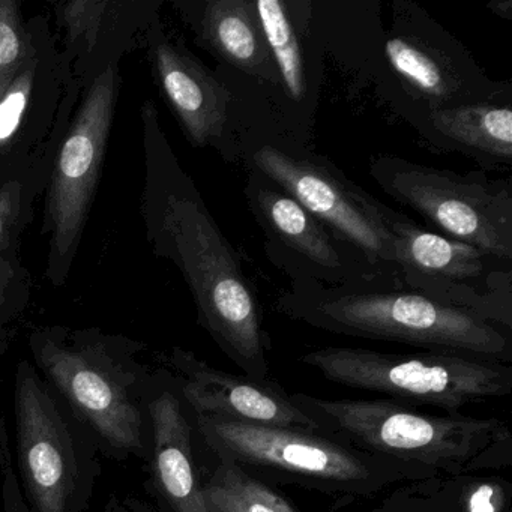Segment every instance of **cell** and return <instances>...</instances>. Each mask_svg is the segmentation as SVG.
<instances>
[{"label": "cell", "instance_id": "obj_1", "mask_svg": "<svg viewBox=\"0 0 512 512\" xmlns=\"http://www.w3.org/2000/svg\"><path fill=\"white\" fill-rule=\"evenodd\" d=\"M146 238L158 257L175 263L197 308L200 325L224 355L254 379L269 377V338L262 307L238 254L179 164L151 103L142 109Z\"/></svg>", "mask_w": 512, "mask_h": 512}, {"label": "cell", "instance_id": "obj_2", "mask_svg": "<svg viewBox=\"0 0 512 512\" xmlns=\"http://www.w3.org/2000/svg\"><path fill=\"white\" fill-rule=\"evenodd\" d=\"M38 373L91 431L101 454L148 461V400L154 370L142 361V341L98 328L43 326L29 335Z\"/></svg>", "mask_w": 512, "mask_h": 512}, {"label": "cell", "instance_id": "obj_3", "mask_svg": "<svg viewBox=\"0 0 512 512\" xmlns=\"http://www.w3.org/2000/svg\"><path fill=\"white\" fill-rule=\"evenodd\" d=\"M275 308L289 319L332 334L505 364L512 361L509 329L401 287H329L311 280H292Z\"/></svg>", "mask_w": 512, "mask_h": 512}, {"label": "cell", "instance_id": "obj_4", "mask_svg": "<svg viewBox=\"0 0 512 512\" xmlns=\"http://www.w3.org/2000/svg\"><path fill=\"white\" fill-rule=\"evenodd\" d=\"M292 398L323 433L437 475L493 472L512 463L511 430L502 419L433 415L391 398L323 400L302 392Z\"/></svg>", "mask_w": 512, "mask_h": 512}, {"label": "cell", "instance_id": "obj_5", "mask_svg": "<svg viewBox=\"0 0 512 512\" xmlns=\"http://www.w3.org/2000/svg\"><path fill=\"white\" fill-rule=\"evenodd\" d=\"M205 445L254 478L295 484L341 503L374 496L397 482L436 476L433 470L353 448L319 430L247 424L193 415Z\"/></svg>", "mask_w": 512, "mask_h": 512}, {"label": "cell", "instance_id": "obj_6", "mask_svg": "<svg viewBox=\"0 0 512 512\" xmlns=\"http://www.w3.org/2000/svg\"><path fill=\"white\" fill-rule=\"evenodd\" d=\"M17 476L31 512H86L103 473L91 431L32 362L14 376Z\"/></svg>", "mask_w": 512, "mask_h": 512}, {"label": "cell", "instance_id": "obj_7", "mask_svg": "<svg viewBox=\"0 0 512 512\" xmlns=\"http://www.w3.org/2000/svg\"><path fill=\"white\" fill-rule=\"evenodd\" d=\"M329 382L377 392L407 406L461 407L512 391V368L493 359L454 353H385L356 347H325L299 356Z\"/></svg>", "mask_w": 512, "mask_h": 512}, {"label": "cell", "instance_id": "obj_8", "mask_svg": "<svg viewBox=\"0 0 512 512\" xmlns=\"http://www.w3.org/2000/svg\"><path fill=\"white\" fill-rule=\"evenodd\" d=\"M371 178L392 200L418 214L434 232L512 260V190L481 173L457 175L400 157L380 155Z\"/></svg>", "mask_w": 512, "mask_h": 512}, {"label": "cell", "instance_id": "obj_9", "mask_svg": "<svg viewBox=\"0 0 512 512\" xmlns=\"http://www.w3.org/2000/svg\"><path fill=\"white\" fill-rule=\"evenodd\" d=\"M254 172L280 185L349 250L380 286L401 287L386 205L374 199L325 157L260 146Z\"/></svg>", "mask_w": 512, "mask_h": 512}, {"label": "cell", "instance_id": "obj_10", "mask_svg": "<svg viewBox=\"0 0 512 512\" xmlns=\"http://www.w3.org/2000/svg\"><path fill=\"white\" fill-rule=\"evenodd\" d=\"M401 289L472 311L512 331L511 262L385 208Z\"/></svg>", "mask_w": 512, "mask_h": 512}, {"label": "cell", "instance_id": "obj_11", "mask_svg": "<svg viewBox=\"0 0 512 512\" xmlns=\"http://www.w3.org/2000/svg\"><path fill=\"white\" fill-rule=\"evenodd\" d=\"M118 91V68L107 65L89 86L59 149L46 202L50 233L47 277L55 284L67 278L85 230L100 182Z\"/></svg>", "mask_w": 512, "mask_h": 512}, {"label": "cell", "instance_id": "obj_12", "mask_svg": "<svg viewBox=\"0 0 512 512\" xmlns=\"http://www.w3.org/2000/svg\"><path fill=\"white\" fill-rule=\"evenodd\" d=\"M245 196L265 233L268 256L292 280L329 287L380 286L314 215L271 179L253 170Z\"/></svg>", "mask_w": 512, "mask_h": 512}, {"label": "cell", "instance_id": "obj_13", "mask_svg": "<svg viewBox=\"0 0 512 512\" xmlns=\"http://www.w3.org/2000/svg\"><path fill=\"white\" fill-rule=\"evenodd\" d=\"M163 362L193 415L319 430V425L296 406L292 394L275 380L218 370L181 347H173Z\"/></svg>", "mask_w": 512, "mask_h": 512}, {"label": "cell", "instance_id": "obj_14", "mask_svg": "<svg viewBox=\"0 0 512 512\" xmlns=\"http://www.w3.org/2000/svg\"><path fill=\"white\" fill-rule=\"evenodd\" d=\"M385 55L412 103L409 109H443L500 100L502 86L491 82L448 37L395 28Z\"/></svg>", "mask_w": 512, "mask_h": 512}, {"label": "cell", "instance_id": "obj_15", "mask_svg": "<svg viewBox=\"0 0 512 512\" xmlns=\"http://www.w3.org/2000/svg\"><path fill=\"white\" fill-rule=\"evenodd\" d=\"M152 488L170 512H208L193 448V413L166 368L155 370L148 400Z\"/></svg>", "mask_w": 512, "mask_h": 512}, {"label": "cell", "instance_id": "obj_16", "mask_svg": "<svg viewBox=\"0 0 512 512\" xmlns=\"http://www.w3.org/2000/svg\"><path fill=\"white\" fill-rule=\"evenodd\" d=\"M149 58L167 103L197 148L220 146L229 122L226 86L187 49L154 32Z\"/></svg>", "mask_w": 512, "mask_h": 512}, {"label": "cell", "instance_id": "obj_17", "mask_svg": "<svg viewBox=\"0 0 512 512\" xmlns=\"http://www.w3.org/2000/svg\"><path fill=\"white\" fill-rule=\"evenodd\" d=\"M404 109L433 145L460 152L482 166H511V103L490 100L443 109Z\"/></svg>", "mask_w": 512, "mask_h": 512}, {"label": "cell", "instance_id": "obj_18", "mask_svg": "<svg viewBox=\"0 0 512 512\" xmlns=\"http://www.w3.org/2000/svg\"><path fill=\"white\" fill-rule=\"evenodd\" d=\"M182 7L188 8V22L212 55L247 76L280 85L256 0H206Z\"/></svg>", "mask_w": 512, "mask_h": 512}, {"label": "cell", "instance_id": "obj_19", "mask_svg": "<svg viewBox=\"0 0 512 512\" xmlns=\"http://www.w3.org/2000/svg\"><path fill=\"white\" fill-rule=\"evenodd\" d=\"M397 512H512V484L491 473H460L409 481L383 499Z\"/></svg>", "mask_w": 512, "mask_h": 512}, {"label": "cell", "instance_id": "obj_20", "mask_svg": "<svg viewBox=\"0 0 512 512\" xmlns=\"http://www.w3.org/2000/svg\"><path fill=\"white\" fill-rule=\"evenodd\" d=\"M256 7L280 85L293 101L301 103L308 94L307 73L301 35L290 16L289 4L281 0H256Z\"/></svg>", "mask_w": 512, "mask_h": 512}, {"label": "cell", "instance_id": "obj_21", "mask_svg": "<svg viewBox=\"0 0 512 512\" xmlns=\"http://www.w3.org/2000/svg\"><path fill=\"white\" fill-rule=\"evenodd\" d=\"M208 481L223 488L241 512H299L287 497L232 461L218 460Z\"/></svg>", "mask_w": 512, "mask_h": 512}, {"label": "cell", "instance_id": "obj_22", "mask_svg": "<svg viewBox=\"0 0 512 512\" xmlns=\"http://www.w3.org/2000/svg\"><path fill=\"white\" fill-rule=\"evenodd\" d=\"M113 4L104 0H74L58 5V17L71 43H85L94 49L101 26Z\"/></svg>", "mask_w": 512, "mask_h": 512}, {"label": "cell", "instance_id": "obj_23", "mask_svg": "<svg viewBox=\"0 0 512 512\" xmlns=\"http://www.w3.org/2000/svg\"><path fill=\"white\" fill-rule=\"evenodd\" d=\"M26 56L28 49L17 4L13 0H0V82L16 76L26 64Z\"/></svg>", "mask_w": 512, "mask_h": 512}, {"label": "cell", "instance_id": "obj_24", "mask_svg": "<svg viewBox=\"0 0 512 512\" xmlns=\"http://www.w3.org/2000/svg\"><path fill=\"white\" fill-rule=\"evenodd\" d=\"M34 86V64L28 62L11 80L8 88L0 97V149L13 140L19 130L31 98Z\"/></svg>", "mask_w": 512, "mask_h": 512}, {"label": "cell", "instance_id": "obj_25", "mask_svg": "<svg viewBox=\"0 0 512 512\" xmlns=\"http://www.w3.org/2000/svg\"><path fill=\"white\" fill-rule=\"evenodd\" d=\"M14 277H16V266L13 260L7 256H0V331L5 329L10 320L16 317L20 307H23V299L14 296Z\"/></svg>", "mask_w": 512, "mask_h": 512}, {"label": "cell", "instance_id": "obj_26", "mask_svg": "<svg viewBox=\"0 0 512 512\" xmlns=\"http://www.w3.org/2000/svg\"><path fill=\"white\" fill-rule=\"evenodd\" d=\"M20 212V185L10 182L0 190V256L7 250Z\"/></svg>", "mask_w": 512, "mask_h": 512}, {"label": "cell", "instance_id": "obj_27", "mask_svg": "<svg viewBox=\"0 0 512 512\" xmlns=\"http://www.w3.org/2000/svg\"><path fill=\"white\" fill-rule=\"evenodd\" d=\"M2 503H4V512H31L25 496H23L22 488L19 484V476L14 469L13 460L7 463L2 469Z\"/></svg>", "mask_w": 512, "mask_h": 512}, {"label": "cell", "instance_id": "obj_28", "mask_svg": "<svg viewBox=\"0 0 512 512\" xmlns=\"http://www.w3.org/2000/svg\"><path fill=\"white\" fill-rule=\"evenodd\" d=\"M203 497L208 512H241L232 497L212 482H203Z\"/></svg>", "mask_w": 512, "mask_h": 512}, {"label": "cell", "instance_id": "obj_29", "mask_svg": "<svg viewBox=\"0 0 512 512\" xmlns=\"http://www.w3.org/2000/svg\"><path fill=\"white\" fill-rule=\"evenodd\" d=\"M104 512H155V509L133 497L121 499V497L112 496L106 503Z\"/></svg>", "mask_w": 512, "mask_h": 512}, {"label": "cell", "instance_id": "obj_30", "mask_svg": "<svg viewBox=\"0 0 512 512\" xmlns=\"http://www.w3.org/2000/svg\"><path fill=\"white\" fill-rule=\"evenodd\" d=\"M13 460V452L10 446V434H8L7 419L0 412V470Z\"/></svg>", "mask_w": 512, "mask_h": 512}, {"label": "cell", "instance_id": "obj_31", "mask_svg": "<svg viewBox=\"0 0 512 512\" xmlns=\"http://www.w3.org/2000/svg\"><path fill=\"white\" fill-rule=\"evenodd\" d=\"M491 13L496 16L502 17V19L512 20V2L511 0H497V2H491L488 4Z\"/></svg>", "mask_w": 512, "mask_h": 512}, {"label": "cell", "instance_id": "obj_32", "mask_svg": "<svg viewBox=\"0 0 512 512\" xmlns=\"http://www.w3.org/2000/svg\"><path fill=\"white\" fill-rule=\"evenodd\" d=\"M11 340H13V332H11V329H2V331H0V361L4 359L5 353H7L8 347H10Z\"/></svg>", "mask_w": 512, "mask_h": 512}, {"label": "cell", "instance_id": "obj_33", "mask_svg": "<svg viewBox=\"0 0 512 512\" xmlns=\"http://www.w3.org/2000/svg\"><path fill=\"white\" fill-rule=\"evenodd\" d=\"M16 76H17V74H16ZM16 76L8 77V79H5L4 82H0V97H2V94H4V92H5V89L8 88V85H10L11 80H13L14 77H16Z\"/></svg>", "mask_w": 512, "mask_h": 512}, {"label": "cell", "instance_id": "obj_34", "mask_svg": "<svg viewBox=\"0 0 512 512\" xmlns=\"http://www.w3.org/2000/svg\"><path fill=\"white\" fill-rule=\"evenodd\" d=\"M364 512H397V511H392V509L379 508V509H371V511H364Z\"/></svg>", "mask_w": 512, "mask_h": 512}]
</instances>
